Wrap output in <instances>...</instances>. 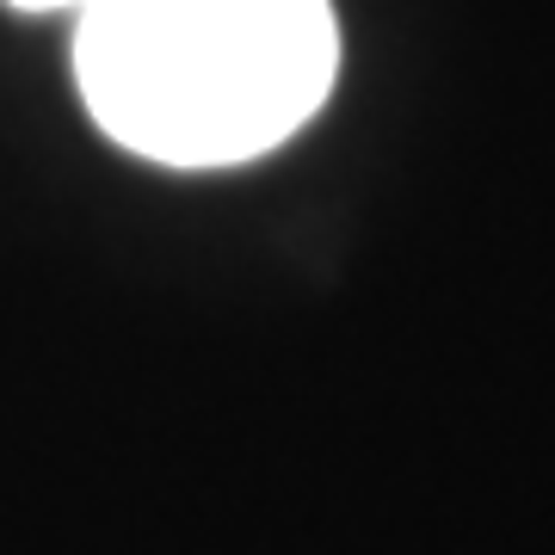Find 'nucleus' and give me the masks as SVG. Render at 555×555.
Masks as SVG:
<instances>
[{
	"label": "nucleus",
	"mask_w": 555,
	"mask_h": 555,
	"mask_svg": "<svg viewBox=\"0 0 555 555\" xmlns=\"http://www.w3.org/2000/svg\"><path fill=\"white\" fill-rule=\"evenodd\" d=\"M7 7H20V13H80L87 0H7Z\"/></svg>",
	"instance_id": "2"
},
{
	"label": "nucleus",
	"mask_w": 555,
	"mask_h": 555,
	"mask_svg": "<svg viewBox=\"0 0 555 555\" xmlns=\"http://www.w3.org/2000/svg\"><path fill=\"white\" fill-rule=\"evenodd\" d=\"M339 75L334 0H87V118L155 167H241L284 149Z\"/></svg>",
	"instance_id": "1"
}]
</instances>
